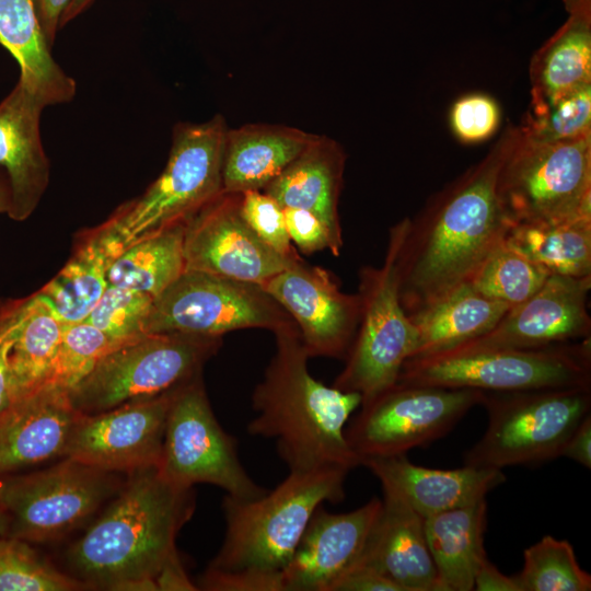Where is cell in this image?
<instances>
[{"mask_svg": "<svg viewBox=\"0 0 591 591\" xmlns=\"http://www.w3.org/2000/svg\"><path fill=\"white\" fill-rule=\"evenodd\" d=\"M520 135L508 125L486 155L434 193L408 219L397 256L398 294L408 316L470 283L513 223L498 192Z\"/></svg>", "mask_w": 591, "mask_h": 591, "instance_id": "6da1fadb", "label": "cell"}, {"mask_svg": "<svg viewBox=\"0 0 591 591\" xmlns=\"http://www.w3.org/2000/svg\"><path fill=\"white\" fill-rule=\"evenodd\" d=\"M195 509L193 487L167 480L158 466L127 473L119 491L66 552L68 575L83 589L157 590L177 554L176 536Z\"/></svg>", "mask_w": 591, "mask_h": 591, "instance_id": "7a4b0ae2", "label": "cell"}, {"mask_svg": "<svg viewBox=\"0 0 591 591\" xmlns=\"http://www.w3.org/2000/svg\"><path fill=\"white\" fill-rule=\"evenodd\" d=\"M275 354L252 394L255 417L247 432L271 439L289 472L361 465L346 439L350 415L362 397L317 381L296 324L274 333Z\"/></svg>", "mask_w": 591, "mask_h": 591, "instance_id": "3957f363", "label": "cell"}, {"mask_svg": "<svg viewBox=\"0 0 591 591\" xmlns=\"http://www.w3.org/2000/svg\"><path fill=\"white\" fill-rule=\"evenodd\" d=\"M228 128L221 115L174 126L169 159L159 177L95 228L114 260L138 241L186 222L222 193Z\"/></svg>", "mask_w": 591, "mask_h": 591, "instance_id": "277c9868", "label": "cell"}, {"mask_svg": "<svg viewBox=\"0 0 591 591\" xmlns=\"http://www.w3.org/2000/svg\"><path fill=\"white\" fill-rule=\"evenodd\" d=\"M348 473L339 467L289 472L260 497L225 495L224 538L208 567L282 571L315 509L325 501L344 499Z\"/></svg>", "mask_w": 591, "mask_h": 591, "instance_id": "5b68a950", "label": "cell"}, {"mask_svg": "<svg viewBox=\"0 0 591 591\" xmlns=\"http://www.w3.org/2000/svg\"><path fill=\"white\" fill-rule=\"evenodd\" d=\"M485 433L464 464L502 470L561 456L579 422L590 414L591 386L485 392Z\"/></svg>", "mask_w": 591, "mask_h": 591, "instance_id": "8992f818", "label": "cell"}, {"mask_svg": "<svg viewBox=\"0 0 591 591\" xmlns=\"http://www.w3.org/2000/svg\"><path fill=\"white\" fill-rule=\"evenodd\" d=\"M408 219H402L390 229L382 265L359 270V325L345 367L333 386L360 394L361 404L393 386L404 362L417 348V328L404 311L398 294L397 256Z\"/></svg>", "mask_w": 591, "mask_h": 591, "instance_id": "52a82bcc", "label": "cell"}, {"mask_svg": "<svg viewBox=\"0 0 591 591\" xmlns=\"http://www.w3.org/2000/svg\"><path fill=\"white\" fill-rule=\"evenodd\" d=\"M397 382L485 392L591 386L590 337L532 349L414 357Z\"/></svg>", "mask_w": 591, "mask_h": 591, "instance_id": "ba28073f", "label": "cell"}, {"mask_svg": "<svg viewBox=\"0 0 591 591\" xmlns=\"http://www.w3.org/2000/svg\"><path fill=\"white\" fill-rule=\"evenodd\" d=\"M126 476L65 456L43 470L0 477L7 536L30 543L66 536L92 521L119 491Z\"/></svg>", "mask_w": 591, "mask_h": 591, "instance_id": "9c48e42d", "label": "cell"}, {"mask_svg": "<svg viewBox=\"0 0 591 591\" xmlns=\"http://www.w3.org/2000/svg\"><path fill=\"white\" fill-rule=\"evenodd\" d=\"M221 338L157 333L124 343L69 391L71 403L91 415L172 391L201 372Z\"/></svg>", "mask_w": 591, "mask_h": 591, "instance_id": "30bf717a", "label": "cell"}, {"mask_svg": "<svg viewBox=\"0 0 591 591\" xmlns=\"http://www.w3.org/2000/svg\"><path fill=\"white\" fill-rule=\"evenodd\" d=\"M498 192L513 224L591 216V136L542 141L520 129L500 171Z\"/></svg>", "mask_w": 591, "mask_h": 591, "instance_id": "8fae6325", "label": "cell"}, {"mask_svg": "<svg viewBox=\"0 0 591 591\" xmlns=\"http://www.w3.org/2000/svg\"><path fill=\"white\" fill-rule=\"evenodd\" d=\"M483 397L476 389L396 382L360 405L346 439L360 462L406 454L445 436Z\"/></svg>", "mask_w": 591, "mask_h": 591, "instance_id": "7c38bea8", "label": "cell"}, {"mask_svg": "<svg viewBox=\"0 0 591 591\" xmlns=\"http://www.w3.org/2000/svg\"><path fill=\"white\" fill-rule=\"evenodd\" d=\"M200 374L175 391L158 465L160 473L183 487L211 484L237 499L263 496L267 489L243 467L236 441L216 418Z\"/></svg>", "mask_w": 591, "mask_h": 591, "instance_id": "4fadbf2b", "label": "cell"}, {"mask_svg": "<svg viewBox=\"0 0 591 591\" xmlns=\"http://www.w3.org/2000/svg\"><path fill=\"white\" fill-rule=\"evenodd\" d=\"M296 324L257 283L185 270L154 298L144 333L222 337L244 328L276 331Z\"/></svg>", "mask_w": 591, "mask_h": 591, "instance_id": "5bb4252c", "label": "cell"}, {"mask_svg": "<svg viewBox=\"0 0 591 591\" xmlns=\"http://www.w3.org/2000/svg\"><path fill=\"white\" fill-rule=\"evenodd\" d=\"M298 258H288L250 228L241 213V194L222 192L185 223V270L264 283Z\"/></svg>", "mask_w": 591, "mask_h": 591, "instance_id": "9a60e30c", "label": "cell"}, {"mask_svg": "<svg viewBox=\"0 0 591 591\" xmlns=\"http://www.w3.org/2000/svg\"><path fill=\"white\" fill-rule=\"evenodd\" d=\"M294 321L309 357L345 360L361 312L358 293H345L332 275L300 257L260 285Z\"/></svg>", "mask_w": 591, "mask_h": 591, "instance_id": "2e32d148", "label": "cell"}, {"mask_svg": "<svg viewBox=\"0 0 591 591\" xmlns=\"http://www.w3.org/2000/svg\"><path fill=\"white\" fill-rule=\"evenodd\" d=\"M176 389L102 413L81 414L66 456L126 474L158 466Z\"/></svg>", "mask_w": 591, "mask_h": 591, "instance_id": "e0dca14e", "label": "cell"}, {"mask_svg": "<svg viewBox=\"0 0 591 591\" xmlns=\"http://www.w3.org/2000/svg\"><path fill=\"white\" fill-rule=\"evenodd\" d=\"M590 288L591 277L551 275L536 293L511 308L494 328L436 354L462 355L490 349H532L589 338Z\"/></svg>", "mask_w": 591, "mask_h": 591, "instance_id": "ac0fdd59", "label": "cell"}, {"mask_svg": "<svg viewBox=\"0 0 591 591\" xmlns=\"http://www.w3.org/2000/svg\"><path fill=\"white\" fill-rule=\"evenodd\" d=\"M382 499L345 513L317 507L282 569L286 591H329L361 555L378 520Z\"/></svg>", "mask_w": 591, "mask_h": 591, "instance_id": "d6986e66", "label": "cell"}, {"mask_svg": "<svg viewBox=\"0 0 591 591\" xmlns=\"http://www.w3.org/2000/svg\"><path fill=\"white\" fill-rule=\"evenodd\" d=\"M80 415L54 382L0 408V477L65 457Z\"/></svg>", "mask_w": 591, "mask_h": 591, "instance_id": "ffe728a7", "label": "cell"}, {"mask_svg": "<svg viewBox=\"0 0 591 591\" xmlns=\"http://www.w3.org/2000/svg\"><path fill=\"white\" fill-rule=\"evenodd\" d=\"M381 485L382 508L355 564L376 570L401 591H442L426 540L425 519L396 489Z\"/></svg>", "mask_w": 591, "mask_h": 591, "instance_id": "44dd1931", "label": "cell"}, {"mask_svg": "<svg viewBox=\"0 0 591 591\" xmlns=\"http://www.w3.org/2000/svg\"><path fill=\"white\" fill-rule=\"evenodd\" d=\"M46 105L20 82L0 103V167L8 176L16 221L28 218L49 184L50 164L40 136Z\"/></svg>", "mask_w": 591, "mask_h": 591, "instance_id": "7402d4cb", "label": "cell"}, {"mask_svg": "<svg viewBox=\"0 0 591 591\" xmlns=\"http://www.w3.org/2000/svg\"><path fill=\"white\" fill-rule=\"evenodd\" d=\"M381 484L396 489L424 519L484 499L503 483L501 470L465 465L455 470L428 468L406 454L362 460Z\"/></svg>", "mask_w": 591, "mask_h": 591, "instance_id": "603a6c76", "label": "cell"}, {"mask_svg": "<svg viewBox=\"0 0 591 591\" xmlns=\"http://www.w3.org/2000/svg\"><path fill=\"white\" fill-rule=\"evenodd\" d=\"M345 162V151L336 140L314 134L304 150L263 189L283 208L316 216L327 228L338 256L344 243L338 204Z\"/></svg>", "mask_w": 591, "mask_h": 591, "instance_id": "cb8c5ba5", "label": "cell"}, {"mask_svg": "<svg viewBox=\"0 0 591 591\" xmlns=\"http://www.w3.org/2000/svg\"><path fill=\"white\" fill-rule=\"evenodd\" d=\"M314 134L279 124L228 128L222 159V192L263 190L309 144Z\"/></svg>", "mask_w": 591, "mask_h": 591, "instance_id": "d4e9b609", "label": "cell"}, {"mask_svg": "<svg viewBox=\"0 0 591 591\" xmlns=\"http://www.w3.org/2000/svg\"><path fill=\"white\" fill-rule=\"evenodd\" d=\"M0 44L19 63V82L46 106L72 101L77 83L53 58L34 0H0Z\"/></svg>", "mask_w": 591, "mask_h": 591, "instance_id": "484cf974", "label": "cell"}, {"mask_svg": "<svg viewBox=\"0 0 591 591\" xmlns=\"http://www.w3.org/2000/svg\"><path fill=\"white\" fill-rule=\"evenodd\" d=\"M485 498L424 520L430 555L442 591L474 590L476 571L487 557Z\"/></svg>", "mask_w": 591, "mask_h": 591, "instance_id": "4316f807", "label": "cell"}, {"mask_svg": "<svg viewBox=\"0 0 591 591\" xmlns=\"http://www.w3.org/2000/svg\"><path fill=\"white\" fill-rule=\"evenodd\" d=\"M510 310L479 293L471 283L455 289L434 304L409 316L417 328L414 357L436 354L483 335Z\"/></svg>", "mask_w": 591, "mask_h": 591, "instance_id": "83f0119b", "label": "cell"}, {"mask_svg": "<svg viewBox=\"0 0 591 591\" xmlns=\"http://www.w3.org/2000/svg\"><path fill=\"white\" fill-rule=\"evenodd\" d=\"M530 81V107L591 85V21L569 15L533 55Z\"/></svg>", "mask_w": 591, "mask_h": 591, "instance_id": "f1b7e54d", "label": "cell"}, {"mask_svg": "<svg viewBox=\"0 0 591 591\" xmlns=\"http://www.w3.org/2000/svg\"><path fill=\"white\" fill-rule=\"evenodd\" d=\"M66 323L47 299L25 298L9 355V402L49 382Z\"/></svg>", "mask_w": 591, "mask_h": 591, "instance_id": "f546056e", "label": "cell"}, {"mask_svg": "<svg viewBox=\"0 0 591 591\" xmlns=\"http://www.w3.org/2000/svg\"><path fill=\"white\" fill-rule=\"evenodd\" d=\"M507 240L548 276L591 277V216L551 223H514Z\"/></svg>", "mask_w": 591, "mask_h": 591, "instance_id": "4dcf8cb0", "label": "cell"}, {"mask_svg": "<svg viewBox=\"0 0 591 591\" xmlns=\"http://www.w3.org/2000/svg\"><path fill=\"white\" fill-rule=\"evenodd\" d=\"M114 257L97 231L90 230L65 267L38 292L66 324L83 321L106 289Z\"/></svg>", "mask_w": 591, "mask_h": 591, "instance_id": "1f68e13d", "label": "cell"}, {"mask_svg": "<svg viewBox=\"0 0 591 591\" xmlns=\"http://www.w3.org/2000/svg\"><path fill=\"white\" fill-rule=\"evenodd\" d=\"M185 223L127 247L111 264L108 283L158 297L185 271Z\"/></svg>", "mask_w": 591, "mask_h": 591, "instance_id": "d6a6232c", "label": "cell"}, {"mask_svg": "<svg viewBox=\"0 0 591 591\" xmlns=\"http://www.w3.org/2000/svg\"><path fill=\"white\" fill-rule=\"evenodd\" d=\"M548 275L506 237L486 258L470 282L485 297L510 309L530 299Z\"/></svg>", "mask_w": 591, "mask_h": 591, "instance_id": "836d02e7", "label": "cell"}, {"mask_svg": "<svg viewBox=\"0 0 591 591\" xmlns=\"http://www.w3.org/2000/svg\"><path fill=\"white\" fill-rule=\"evenodd\" d=\"M520 591H589L591 575L583 570L572 545L543 536L523 552V568L513 576Z\"/></svg>", "mask_w": 591, "mask_h": 591, "instance_id": "e575fe53", "label": "cell"}, {"mask_svg": "<svg viewBox=\"0 0 591 591\" xmlns=\"http://www.w3.org/2000/svg\"><path fill=\"white\" fill-rule=\"evenodd\" d=\"M83 587L43 558L31 545L0 537V591H71Z\"/></svg>", "mask_w": 591, "mask_h": 591, "instance_id": "d590c367", "label": "cell"}, {"mask_svg": "<svg viewBox=\"0 0 591 591\" xmlns=\"http://www.w3.org/2000/svg\"><path fill=\"white\" fill-rule=\"evenodd\" d=\"M519 127L525 136L542 141L591 136V85L546 105L529 106Z\"/></svg>", "mask_w": 591, "mask_h": 591, "instance_id": "8d00e7d4", "label": "cell"}, {"mask_svg": "<svg viewBox=\"0 0 591 591\" xmlns=\"http://www.w3.org/2000/svg\"><path fill=\"white\" fill-rule=\"evenodd\" d=\"M123 344L85 321L66 324L49 382L70 391L106 354Z\"/></svg>", "mask_w": 591, "mask_h": 591, "instance_id": "74e56055", "label": "cell"}, {"mask_svg": "<svg viewBox=\"0 0 591 591\" xmlns=\"http://www.w3.org/2000/svg\"><path fill=\"white\" fill-rule=\"evenodd\" d=\"M153 300L150 294L108 283L83 321L111 338L127 343L146 335L144 326Z\"/></svg>", "mask_w": 591, "mask_h": 591, "instance_id": "f35d334b", "label": "cell"}, {"mask_svg": "<svg viewBox=\"0 0 591 591\" xmlns=\"http://www.w3.org/2000/svg\"><path fill=\"white\" fill-rule=\"evenodd\" d=\"M241 213L250 228L267 245L288 258L300 257L289 237L283 207L263 190L241 194Z\"/></svg>", "mask_w": 591, "mask_h": 591, "instance_id": "ab89813d", "label": "cell"}, {"mask_svg": "<svg viewBox=\"0 0 591 591\" xmlns=\"http://www.w3.org/2000/svg\"><path fill=\"white\" fill-rule=\"evenodd\" d=\"M501 112L497 101L484 93H470L457 99L450 111V126L463 143L489 139L499 128Z\"/></svg>", "mask_w": 591, "mask_h": 591, "instance_id": "60d3db41", "label": "cell"}, {"mask_svg": "<svg viewBox=\"0 0 591 591\" xmlns=\"http://www.w3.org/2000/svg\"><path fill=\"white\" fill-rule=\"evenodd\" d=\"M206 591H286L282 572L274 570H222L208 567L196 584Z\"/></svg>", "mask_w": 591, "mask_h": 591, "instance_id": "b9f144b4", "label": "cell"}, {"mask_svg": "<svg viewBox=\"0 0 591 591\" xmlns=\"http://www.w3.org/2000/svg\"><path fill=\"white\" fill-rule=\"evenodd\" d=\"M286 228L291 242L304 254L329 250L338 256L325 224L310 211L283 208Z\"/></svg>", "mask_w": 591, "mask_h": 591, "instance_id": "7bdbcfd3", "label": "cell"}, {"mask_svg": "<svg viewBox=\"0 0 591 591\" xmlns=\"http://www.w3.org/2000/svg\"><path fill=\"white\" fill-rule=\"evenodd\" d=\"M25 299H0V408L9 399V355Z\"/></svg>", "mask_w": 591, "mask_h": 591, "instance_id": "ee69618b", "label": "cell"}, {"mask_svg": "<svg viewBox=\"0 0 591 591\" xmlns=\"http://www.w3.org/2000/svg\"><path fill=\"white\" fill-rule=\"evenodd\" d=\"M329 591H401L389 578L364 565L354 564Z\"/></svg>", "mask_w": 591, "mask_h": 591, "instance_id": "f6af8a7d", "label": "cell"}, {"mask_svg": "<svg viewBox=\"0 0 591 591\" xmlns=\"http://www.w3.org/2000/svg\"><path fill=\"white\" fill-rule=\"evenodd\" d=\"M561 456L569 457L587 468L591 467V413L575 428Z\"/></svg>", "mask_w": 591, "mask_h": 591, "instance_id": "bcb514c9", "label": "cell"}, {"mask_svg": "<svg viewBox=\"0 0 591 591\" xmlns=\"http://www.w3.org/2000/svg\"><path fill=\"white\" fill-rule=\"evenodd\" d=\"M477 591H520L513 576L503 575L487 557L480 563L474 581Z\"/></svg>", "mask_w": 591, "mask_h": 591, "instance_id": "7dc6e473", "label": "cell"}, {"mask_svg": "<svg viewBox=\"0 0 591 591\" xmlns=\"http://www.w3.org/2000/svg\"><path fill=\"white\" fill-rule=\"evenodd\" d=\"M70 0H34L37 16L51 46L60 27V19Z\"/></svg>", "mask_w": 591, "mask_h": 591, "instance_id": "c3c4849f", "label": "cell"}, {"mask_svg": "<svg viewBox=\"0 0 591 591\" xmlns=\"http://www.w3.org/2000/svg\"><path fill=\"white\" fill-rule=\"evenodd\" d=\"M157 590H198L185 572L178 554L173 556L162 568L155 579Z\"/></svg>", "mask_w": 591, "mask_h": 591, "instance_id": "681fc988", "label": "cell"}, {"mask_svg": "<svg viewBox=\"0 0 591 591\" xmlns=\"http://www.w3.org/2000/svg\"><path fill=\"white\" fill-rule=\"evenodd\" d=\"M94 0H70L60 19V27L83 13Z\"/></svg>", "mask_w": 591, "mask_h": 591, "instance_id": "f907efd6", "label": "cell"}, {"mask_svg": "<svg viewBox=\"0 0 591 591\" xmlns=\"http://www.w3.org/2000/svg\"><path fill=\"white\" fill-rule=\"evenodd\" d=\"M563 2L569 15L591 21V0H563Z\"/></svg>", "mask_w": 591, "mask_h": 591, "instance_id": "816d5d0a", "label": "cell"}, {"mask_svg": "<svg viewBox=\"0 0 591 591\" xmlns=\"http://www.w3.org/2000/svg\"><path fill=\"white\" fill-rule=\"evenodd\" d=\"M11 207V189L8 176L0 171V213H9Z\"/></svg>", "mask_w": 591, "mask_h": 591, "instance_id": "f5cc1de1", "label": "cell"}, {"mask_svg": "<svg viewBox=\"0 0 591 591\" xmlns=\"http://www.w3.org/2000/svg\"><path fill=\"white\" fill-rule=\"evenodd\" d=\"M8 525H9L8 517L5 515L3 510L0 508V537L7 536Z\"/></svg>", "mask_w": 591, "mask_h": 591, "instance_id": "db71d44e", "label": "cell"}]
</instances>
